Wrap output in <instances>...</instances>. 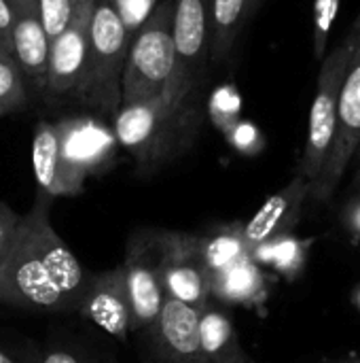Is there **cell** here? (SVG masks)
Returning <instances> with one entry per match:
<instances>
[{
    "instance_id": "14",
    "label": "cell",
    "mask_w": 360,
    "mask_h": 363,
    "mask_svg": "<svg viewBox=\"0 0 360 363\" xmlns=\"http://www.w3.org/2000/svg\"><path fill=\"white\" fill-rule=\"evenodd\" d=\"M11 53L28 79L38 87L47 85L51 38L42 26L38 0H13Z\"/></svg>"
},
{
    "instance_id": "9",
    "label": "cell",
    "mask_w": 360,
    "mask_h": 363,
    "mask_svg": "<svg viewBox=\"0 0 360 363\" xmlns=\"http://www.w3.org/2000/svg\"><path fill=\"white\" fill-rule=\"evenodd\" d=\"M356 47L344 79L342 96H339V117H337V132L331 155L312 185L310 200L314 202H329L346 177V170L354 162V155L360 147V19L356 21Z\"/></svg>"
},
{
    "instance_id": "27",
    "label": "cell",
    "mask_w": 360,
    "mask_h": 363,
    "mask_svg": "<svg viewBox=\"0 0 360 363\" xmlns=\"http://www.w3.org/2000/svg\"><path fill=\"white\" fill-rule=\"evenodd\" d=\"M339 219H342L344 230H346L352 238L360 240V191L348 198V202H346L344 208H342Z\"/></svg>"
},
{
    "instance_id": "4",
    "label": "cell",
    "mask_w": 360,
    "mask_h": 363,
    "mask_svg": "<svg viewBox=\"0 0 360 363\" xmlns=\"http://www.w3.org/2000/svg\"><path fill=\"white\" fill-rule=\"evenodd\" d=\"M174 72V0H159L153 15L134 34L125 70L123 104L166 96Z\"/></svg>"
},
{
    "instance_id": "34",
    "label": "cell",
    "mask_w": 360,
    "mask_h": 363,
    "mask_svg": "<svg viewBox=\"0 0 360 363\" xmlns=\"http://www.w3.org/2000/svg\"><path fill=\"white\" fill-rule=\"evenodd\" d=\"M356 306H359V308H360V289H359V291H356Z\"/></svg>"
},
{
    "instance_id": "25",
    "label": "cell",
    "mask_w": 360,
    "mask_h": 363,
    "mask_svg": "<svg viewBox=\"0 0 360 363\" xmlns=\"http://www.w3.org/2000/svg\"><path fill=\"white\" fill-rule=\"evenodd\" d=\"M339 0H316V17H314V51L318 60H325V47L329 38L331 23L335 19Z\"/></svg>"
},
{
    "instance_id": "29",
    "label": "cell",
    "mask_w": 360,
    "mask_h": 363,
    "mask_svg": "<svg viewBox=\"0 0 360 363\" xmlns=\"http://www.w3.org/2000/svg\"><path fill=\"white\" fill-rule=\"evenodd\" d=\"M11 32H13V0H0V49L8 53H11Z\"/></svg>"
},
{
    "instance_id": "16",
    "label": "cell",
    "mask_w": 360,
    "mask_h": 363,
    "mask_svg": "<svg viewBox=\"0 0 360 363\" xmlns=\"http://www.w3.org/2000/svg\"><path fill=\"white\" fill-rule=\"evenodd\" d=\"M32 170L36 179V187L40 196L51 200L70 198L66 170L59 153V138L55 130V121H38L32 138Z\"/></svg>"
},
{
    "instance_id": "23",
    "label": "cell",
    "mask_w": 360,
    "mask_h": 363,
    "mask_svg": "<svg viewBox=\"0 0 360 363\" xmlns=\"http://www.w3.org/2000/svg\"><path fill=\"white\" fill-rule=\"evenodd\" d=\"M87 0H38L40 19L49 38H57L79 17Z\"/></svg>"
},
{
    "instance_id": "13",
    "label": "cell",
    "mask_w": 360,
    "mask_h": 363,
    "mask_svg": "<svg viewBox=\"0 0 360 363\" xmlns=\"http://www.w3.org/2000/svg\"><path fill=\"white\" fill-rule=\"evenodd\" d=\"M95 0H87L72 26L51 40L47 87L53 94L79 91L87 72L89 57V30Z\"/></svg>"
},
{
    "instance_id": "22",
    "label": "cell",
    "mask_w": 360,
    "mask_h": 363,
    "mask_svg": "<svg viewBox=\"0 0 360 363\" xmlns=\"http://www.w3.org/2000/svg\"><path fill=\"white\" fill-rule=\"evenodd\" d=\"M28 102L25 74L21 72L15 57L0 49V117L19 111Z\"/></svg>"
},
{
    "instance_id": "12",
    "label": "cell",
    "mask_w": 360,
    "mask_h": 363,
    "mask_svg": "<svg viewBox=\"0 0 360 363\" xmlns=\"http://www.w3.org/2000/svg\"><path fill=\"white\" fill-rule=\"evenodd\" d=\"M76 313L115 340H127L134 332V321L121 264L112 270L89 277Z\"/></svg>"
},
{
    "instance_id": "17",
    "label": "cell",
    "mask_w": 360,
    "mask_h": 363,
    "mask_svg": "<svg viewBox=\"0 0 360 363\" xmlns=\"http://www.w3.org/2000/svg\"><path fill=\"white\" fill-rule=\"evenodd\" d=\"M199 338L210 363H252L229 315L214 298L199 311Z\"/></svg>"
},
{
    "instance_id": "5",
    "label": "cell",
    "mask_w": 360,
    "mask_h": 363,
    "mask_svg": "<svg viewBox=\"0 0 360 363\" xmlns=\"http://www.w3.org/2000/svg\"><path fill=\"white\" fill-rule=\"evenodd\" d=\"M356 34L359 28L354 23L352 32L344 38L342 45H337L329 55H325L316 81V94L314 102L310 108V119H308V134L303 143V151L297 164L299 177L310 181L312 185L320 177L333 143H335V132H337V117H339V96L344 87V79L356 47Z\"/></svg>"
},
{
    "instance_id": "3",
    "label": "cell",
    "mask_w": 360,
    "mask_h": 363,
    "mask_svg": "<svg viewBox=\"0 0 360 363\" xmlns=\"http://www.w3.org/2000/svg\"><path fill=\"white\" fill-rule=\"evenodd\" d=\"M129 45L132 34L127 32L115 0H95L89 30L87 72L76 94L87 104L112 117L123 102V70Z\"/></svg>"
},
{
    "instance_id": "32",
    "label": "cell",
    "mask_w": 360,
    "mask_h": 363,
    "mask_svg": "<svg viewBox=\"0 0 360 363\" xmlns=\"http://www.w3.org/2000/svg\"><path fill=\"white\" fill-rule=\"evenodd\" d=\"M0 363H19L15 357H11L8 353H4L2 349H0Z\"/></svg>"
},
{
    "instance_id": "8",
    "label": "cell",
    "mask_w": 360,
    "mask_h": 363,
    "mask_svg": "<svg viewBox=\"0 0 360 363\" xmlns=\"http://www.w3.org/2000/svg\"><path fill=\"white\" fill-rule=\"evenodd\" d=\"M55 130L70 198L81 196L85 181L112 164L119 147L115 130L87 115L64 117L55 121Z\"/></svg>"
},
{
    "instance_id": "21",
    "label": "cell",
    "mask_w": 360,
    "mask_h": 363,
    "mask_svg": "<svg viewBox=\"0 0 360 363\" xmlns=\"http://www.w3.org/2000/svg\"><path fill=\"white\" fill-rule=\"evenodd\" d=\"M252 259L261 268H272L280 277L293 281L297 279L308 262V245L295 234H284L261 242L252 249Z\"/></svg>"
},
{
    "instance_id": "28",
    "label": "cell",
    "mask_w": 360,
    "mask_h": 363,
    "mask_svg": "<svg viewBox=\"0 0 360 363\" xmlns=\"http://www.w3.org/2000/svg\"><path fill=\"white\" fill-rule=\"evenodd\" d=\"M38 363H98L93 359H89L87 355L83 353H76L72 349H66V347H53L49 351H45L40 355Z\"/></svg>"
},
{
    "instance_id": "11",
    "label": "cell",
    "mask_w": 360,
    "mask_h": 363,
    "mask_svg": "<svg viewBox=\"0 0 360 363\" xmlns=\"http://www.w3.org/2000/svg\"><path fill=\"white\" fill-rule=\"evenodd\" d=\"M149 363H210L199 338V311L182 302H163L157 321L146 328Z\"/></svg>"
},
{
    "instance_id": "20",
    "label": "cell",
    "mask_w": 360,
    "mask_h": 363,
    "mask_svg": "<svg viewBox=\"0 0 360 363\" xmlns=\"http://www.w3.org/2000/svg\"><path fill=\"white\" fill-rule=\"evenodd\" d=\"M248 19H250L248 0H210L212 64H221L227 60Z\"/></svg>"
},
{
    "instance_id": "15",
    "label": "cell",
    "mask_w": 360,
    "mask_h": 363,
    "mask_svg": "<svg viewBox=\"0 0 360 363\" xmlns=\"http://www.w3.org/2000/svg\"><path fill=\"white\" fill-rule=\"evenodd\" d=\"M312 196V183L295 174V179L282 187L278 194L267 198V202L244 223L246 238L255 249L272 238L293 234V228L301 219L303 206Z\"/></svg>"
},
{
    "instance_id": "2",
    "label": "cell",
    "mask_w": 360,
    "mask_h": 363,
    "mask_svg": "<svg viewBox=\"0 0 360 363\" xmlns=\"http://www.w3.org/2000/svg\"><path fill=\"white\" fill-rule=\"evenodd\" d=\"M202 121V98L172 104L161 96L146 102L123 104L115 115L112 130L119 147L136 162L138 172L151 177L191 149Z\"/></svg>"
},
{
    "instance_id": "30",
    "label": "cell",
    "mask_w": 360,
    "mask_h": 363,
    "mask_svg": "<svg viewBox=\"0 0 360 363\" xmlns=\"http://www.w3.org/2000/svg\"><path fill=\"white\" fill-rule=\"evenodd\" d=\"M354 189L360 191V147L354 155Z\"/></svg>"
},
{
    "instance_id": "31",
    "label": "cell",
    "mask_w": 360,
    "mask_h": 363,
    "mask_svg": "<svg viewBox=\"0 0 360 363\" xmlns=\"http://www.w3.org/2000/svg\"><path fill=\"white\" fill-rule=\"evenodd\" d=\"M265 0H248V4H250V17H255L257 15V11L261 9V4H263Z\"/></svg>"
},
{
    "instance_id": "10",
    "label": "cell",
    "mask_w": 360,
    "mask_h": 363,
    "mask_svg": "<svg viewBox=\"0 0 360 363\" xmlns=\"http://www.w3.org/2000/svg\"><path fill=\"white\" fill-rule=\"evenodd\" d=\"M163 294L202 311L212 300V277L197 232L163 230Z\"/></svg>"
},
{
    "instance_id": "24",
    "label": "cell",
    "mask_w": 360,
    "mask_h": 363,
    "mask_svg": "<svg viewBox=\"0 0 360 363\" xmlns=\"http://www.w3.org/2000/svg\"><path fill=\"white\" fill-rule=\"evenodd\" d=\"M117 11L127 28V32L134 34L144 26V21L153 15L155 6L159 4V0H115Z\"/></svg>"
},
{
    "instance_id": "18",
    "label": "cell",
    "mask_w": 360,
    "mask_h": 363,
    "mask_svg": "<svg viewBox=\"0 0 360 363\" xmlns=\"http://www.w3.org/2000/svg\"><path fill=\"white\" fill-rule=\"evenodd\" d=\"M265 289V272L252 257L212 277V298L221 304L252 306L263 300Z\"/></svg>"
},
{
    "instance_id": "6",
    "label": "cell",
    "mask_w": 360,
    "mask_h": 363,
    "mask_svg": "<svg viewBox=\"0 0 360 363\" xmlns=\"http://www.w3.org/2000/svg\"><path fill=\"white\" fill-rule=\"evenodd\" d=\"M210 64V0H174V72L166 100L172 104L199 100Z\"/></svg>"
},
{
    "instance_id": "33",
    "label": "cell",
    "mask_w": 360,
    "mask_h": 363,
    "mask_svg": "<svg viewBox=\"0 0 360 363\" xmlns=\"http://www.w3.org/2000/svg\"><path fill=\"white\" fill-rule=\"evenodd\" d=\"M339 363H360V357H356V359H348V362H339Z\"/></svg>"
},
{
    "instance_id": "1",
    "label": "cell",
    "mask_w": 360,
    "mask_h": 363,
    "mask_svg": "<svg viewBox=\"0 0 360 363\" xmlns=\"http://www.w3.org/2000/svg\"><path fill=\"white\" fill-rule=\"evenodd\" d=\"M51 198L36 194L21 215L15 245L0 268V304L30 313L76 311L91 274L51 225Z\"/></svg>"
},
{
    "instance_id": "26",
    "label": "cell",
    "mask_w": 360,
    "mask_h": 363,
    "mask_svg": "<svg viewBox=\"0 0 360 363\" xmlns=\"http://www.w3.org/2000/svg\"><path fill=\"white\" fill-rule=\"evenodd\" d=\"M19 223H21V215H17L8 204L0 200V268L15 245Z\"/></svg>"
},
{
    "instance_id": "7",
    "label": "cell",
    "mask_w": 360,
    "mask_h": 363,
    "mask_svg": "<svg viewBox=\"0 0 360 363\" xmlns=\"http://www.w3.org/2000/svg\"><path fill=\"white\" fill-rule=\"evenodd\" d=\"M129 302L134 332H144L161 315L163 294V230L140 228L136 230L125 247L121 262Z\"/></svg>"
},
{
    "instance_id": "19",
    "label": "cell",
    "mask_w": 360,
    "mask_h": 363,
    "mask_svg": "<svg viewBox=\"0 0 360 363\" xmlns=\"http://www.w3.org/2000/svg\"><path fill=\"white\" fill-rule=\"evenodd\" d=\"M197 236L210 277L252 257V247L246 238L244 223H223L206 232H197Z\"/></svg>"
}]
</instances>
